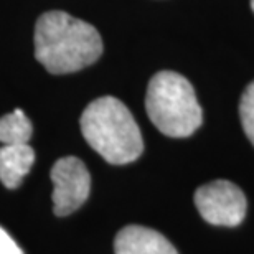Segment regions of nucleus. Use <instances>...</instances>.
<instances>
[{"mask_svg": "<svg viewBox=\"0 0 254 254\" xmlns=\"http://www.w3.org/2000/svg\"><path fill=\"white\" fill-rule=\"evenodd\" d=\"M53 182V211L68 216L83 206L91 191V175L78 157H63L50 172Z\"/></svg>", "mask_w": 254, "mask_h": 254, "instance_id": "obj_5", "label": "nucleus"}, {"mask_svg": "<svg viewBox=\"0 0 254 254\" xmlns=\"http://www.w3.org/2000/svg\"><path fill=\"white\" fill-rule=\"evenodd\" d=\"M240 118L248 139L254 145V81L246 86L240 101Z\"/></svg>", "mask_w": 254, "mask_h": 254, "instance_id": "obj_9", "label": "nucleus"}, {"mask_svg": "<svg viewBox=\"0 0 254 254\" xmlns=\"http://www.w3.org/2000/svg\"><path fill=\"white\" fill-rule=\"evenodd\" d=\"M251 8H253V12H254V0H251Z\"/></svg>", "mask_w": 254, "mask_h": 254, "instance_id": "obj_11", "label": "nucleus"}, {"mask_svg": "<svg viewBox=\"0 0 254 254\" xmlns=\"http://www.w3.org/2000/svg\"><path fill=\"white\" fill-rule=\"evenodd\" d=\"M195 205L210 225L238 226L246 216V196L240 187L228 180H215L195 191Z\"/></svg>", "mask_w": 254, "mask_h": 254, "instance_id": "obj_4", "label": "nucleus"}, {"mask_svg": "<svg viewBox=\"0 0 254 254\" xmlns=\"http://www.w3.org/2000/svg\"><path fill=\"white\" fill-rule=\"evenodd\" d=\"M145 109L150 121L169 137H189L203 123L201 106L190 81L175 71H160L147 86Z\"/></svg>", "mask_w": 254, "mask_h": 254, "instance_id": "obj_3", "label": "nucleus"}, {"mask_svg": "<svg viewBox=\"0 0 254 254\" xmlns=\"http://www.w3.org/2000/svg\"><path fill=\"white\" fill-rule=\"evenodd\" d=\"M116 254H179L164 235L152 228L129 225L114 240Z\"/></svg>", "mask_w": 254, "mask_h": 254, "instance_id": "obj_6", "label": "nucleus"}, {"mask_svg": "<svg viewBox=\"0 0 254 254\" xmlns=\"http://www.w3.org/2000/svg\"><path fill=\"white\" fill-rule=\"evenodd\" d=\"M0 254H23L22 248L2 226H0Z\"/></svg>", "mask_w": 254, "mask_h": 254, "instance_id": "obj_10", "label": "nucleus"}, {"mask_svg": "<svg viewBox=\"0 0 254 254\" xmlns=\"http://www.w3.org/2000/svg\"><path fill=\"white\" fill-rule=\"evenodd\" d=\"M35 162V150L28 144L0 147V180L7 189H17Z\"/></svg>", "mask_w": 254, "mask_h": 254, "instance_id": "obj_7", "label": "nucleus"}, {"mask_svg": "<svg viewBox=\"0 0 254 254\" xmlns=\"http://www.w3.org/2000/svg\"><path fill=\"white\" fill-rule=\"evenodd\" d=\"M86 142L113 165H126L144 152L140 129L127 106L113 96L93 101L79 119Z\"/></svg>", "mask_w": 254, "mask_h": 254, "instance_id": "obj_2", "label": "nucleus"}, {"mask_svg": "<svg viewBox=\"0 0 254 254\" xmlns=\"http://www.w3.org/2000/svg\"><path fill=\"white\" fill-rule=\"evenodd\" d=\"M103 40L93 25L52 10L37 20L35 58L52 74H68L98 62Z\"/></svg>", "mask_w": 254, "mask_h": 254, "instance_id": "obj_1", "label": "nucleus"}, {"mask_svg": "<svg viewBox=\"0 0 254 254\" xmlns=\"http://www.w3.org/2000/svg\"><path fill=\"white\" fill-rule=\"evenodd\" d=\"M32 132V123L22 109H15L13 113L0 118V142L3 145L28 144Z\"/></svg>", "mask_w": 254, "mask_h": 254, "instance_id": "obj_8", "label": "nucleus"}]
</instances>
